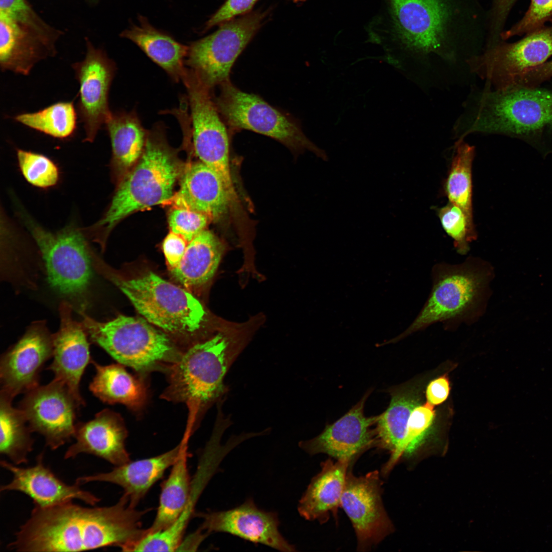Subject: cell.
I'll return each mask as SVG.
<instances>
[{"label":"cell","mask_w":552,"mask_h":552,"mask_svg":"<svg viewBox=\"0 0 552 552\" xmlns=\"http://www.w3.org/2000/svg\"><path fill=\"white\" fill-rule=\"evenodd\" d=\"M139 511L123 495L115 504L84 507L73 501L34 507L7 547L17 551H77L116 546L124 551L146 529Z\"/></svg>","instance_id":"obj_1"},{"label":"cell","mask_w":552,"mask_h":552,"mask_svg":"<svg viewBox=\"0 0 552 552\" xmlns=\"http://www.w3.org/2000/svg\"><path fill=\"white\" fill-rule=\"evenodd\" d=\"M383 31L412 55L454 60L461 52L482 46L487 10L479 0H385Z\"/></svg>","instance_id":"obj_2"},{"label":"cell","mask_w":552,"mask_h":552,"mask_svg":"<svg viewBox=\"0 0 552 552\" xmlns=\"http://www.w3.org/2000/svg\"><path fill=\"white\" fill-rule=\"evenodd\" d=\"M494 269L486 261L469 257L462 263L439 262L431 270L428 297L412 323L402 333L381 343H396L435 323L447 329L471 325L486 311L491 296Z\"/></svg>","instance_id":"obj_3"},{"label":"cell","mask_w":552,"mask_h":552,"mask_svg":"<svg viewBox=\"0 0 552 552\" xmlns=\"http://www.w3.org/2000/svg\"><path fill=\"white\" fill-rule=\"evenodd\" d=\"M165 127L156 124L148 134L139 162L120 183L107 211L86 234L105 246L107 236L121 219L134 211L170 200L179 171L165 137Z\"/></svg>","instance_id":"obj_4"},{"label":"cell","mask_w":552,"mask_h":552,"mask_svg":"<svg viewBox=\"0 0 552 552\" xmlns=\"http://www.w3.org/2000/svg\"><path fill=\"white\" fill-rule=\"evenodd\" d=\"M239 354L233 337L220 330L188 348L166 373L168 385L161 398L187 405L188 429L192 431L205 406L222 392L223 378Z\"/></svg>","instance_id":"obj_5"},{"label":"cell","mask_w":552,"mask_h":552,"mask_svg":"<svg viewBox=\"0 0 552 552\" xmlns=\"http://www.w3.org/2000/svg\"><path fill=\"white\" fill-rule=\"evenodd\" d=\"M93 265L119 287L146 320L164 332L190 340L200 331L206 312L199 301L184 288L152 271L123 279L99 257Z\"/></svg>","instance_id":"obj_6"},{"label":"cell","mask_w":552,"mask_h":552,"mask_svg":"<svg viewBox=\"0 0 552 552\" xmlns=\"http://www.w3.org/2000/svg\"><path fill=\"white\" fill-rule=\"evenodd\" d=\"M466 120L464 133H501L536 144L552 133V90L517 85L487 90Z\"/></svg>","instance_id":"obj_7"},{"label":"cell","mask_w":552,"mask_h":552,"mask_svg":"<svg viewBox=\"0 0 552 552\" xmlns=\"http://www.w3.org/2000/svg\"><path fill=\"white\" fill-rule=\"evenodd\" d=\"M85 310L79 312L91 341L143 378L154 371L166 373L183 352L166 333L146 319L120 315L101 322L89 316Z\"/></svg>","instance_id":"obj_8"},{"label":"cell","mask_w":552,"mask_h":552,"mask_svg":"<svg viewBox=\"0 0 552 552\" xmlns=\"http://www.w3.org/2000/svg\"><path fill=\"white\" fill-rule=\"evenodd\" d=\"M19 215L40 251L49 283L58 293L85 310L92 277L91 247L83 230L73 225L48 231L24 211Z\"/></svg>","instance_id":"obj_9"},{"label":"cell","mask_w":552,"mask_h":552,"mask_svg":"<svg viewBox=\"0 0 552 552\" xmlns=\"http://www.w3.org/2000/svg\"><path fill=\"white\" fill-rule=\"evenodd\" d=\"M219 87V94L214 100L230 131H251L295 150H308L323 160H328L325 151L306 136L300 123L294 118L259 96L241 90L229 79Z\"/></svg>","instance_id":"obj_10"},{"label":"cell","mask_w":552,"mask_h":552,"mask_svg":"<svg viewBox=\"0 0 552 552\" xmlns=\"http://www.w3.org/2000/svg\"><path fill=\"white\" fill-rule=\"evenodd\" d=\"M267 12L256 11L220 25L189 46L186 65L211 90L229 79L236 59L261 27Z\"/></svg>","instance_id":"obj_11"},{"label":"cell","mask_w":552,"mask_h":552,"mask_svg":"<svg viewBox=\"0 0 552 552\" xmlns=\"http://www.w3.org/2000/svg\"><path fill=\"white\" fill-rule=\"evenodd\" d=\"M182 82L187 93L194 151L201 162L219 175L233 197L228 130L214 102L212 90L188 67Z\"/></svg>","instance_id":"obj_12"},{"label":"cell","mask_w":552,"mask_h":552,"mask_svg":"<svg viewBox=\"0 0 552 552\" xmlns=\"http://www.w3.org/2000/svg\"><path fill=\"white\" fill-rule=\"evenodd\" d=\"M551 55L552 27H543L515 42L500 40L467 62L473 72L500 89L512 86L524 73Z\"/></svg>","instance_id":"obj_13"},{"label":"cell","mask_w":552,"mask_h":552,"mask_svg":"<svg viewBox=\"0 0 552 552\" xmlns=\"http://www.w3.org/2000/svg\"><path fill=\"white\" fill-rule=\"evenodd\" d=\"M25 394L19 408L32 432L43 436L52 450L74 438L77 412L81 405L65 385L54 379Z\"/></svg>","instance_id":"obj_14"},{"label":"cell","mask_w":552,"mask_h":552,"mask_svg":"<svg viewBox=\"0 0 552 552\" xmlns=\"http://www.w3.org/2000/svg\"><path fill=\"white\" fill-rule=\"evenodd\" d=\"M381 485L377 470L361 476L348 472L340 507L351 521L358 551L370 550L393 531L382 503Z\"/></svg>","instance_id":"obj_15"},{"label":"cell","mask_w":552,"mask_h":552,"mask_svg":"<svg viewBox=\"0 0 552 552\" xmlns=\"http://www.w3.org/2000/svg\"><path fill=\"white\" fill-rule=\"evenodd\" d=\"M53 334L44 320L33 323L1 356V394L13 399L39 385V374L53 356Z\"/></svg>","instance_id":"obj_16"},{"label":"cell","mask_w":552,"mask_h":552,"mask_svg":"<svg viewBox=\"0 0 552 552\" xmlns=\"http://www.w3.org/2000/svg\"><path fill=\"white\" fill-rule=\"evenodd\" d=\"M73 67L80 85L77 111L83 124L84 140L93 142L111 113L108 99L116 65L102 51L89 43L84 60Z\"/></svg>","instance_id":"obj_17"},{"label":"cell","mask_w":552,"mask_h":552,"mask_svg":"<svg viewBox=\"0 0 552 552\" xmlns=\"http://www.w3.org/2000/svg\"><path fill=\"white\" fill-rule=\"evenodd\" d=\"M372 389L346 413L326 426L316 437L302 441L299 446L310 455L327 454L337 459L352 462L366 450L377 446L375 425L378 416L366 417L365 403Z\"/></svg>","instance_id":"obj_18"},{"label":"cell","mask_w":552,"mask_h":552,"mask_svg":"<svg viewBox=\"0 0 552 552\" xmlns=\"http://www.w3.org/2000/svg\"><path fill=\"white\" fill-rule=\"evenodd\" d=\"M197 515L203 519L200 528L209 534L226 533L278 550L295 551V546L279 530L277 513L259 509L252 499L227 510L199 513Z\"/></svg>","instance_id":"obj_19"},{"label":"cell","mask_w":552,"mask_h":552,"mask_svg":"<svg viewBox=\"0 0 552 552\" xmlns=\"http://www.w3.org/2000/svg\"><path fill=\"white\" fill-rule=\"evenodd\" d=\"M73 307L66 300L60 304V328L53 334V360L48 369L54 373V379L65 385L80 404L84 406L80 382L87 365L93 359L88 335L82 324L73 319Z\"/></svg>","instance_id":"obj_20"},{"label":"cell","mask_w":552,"mask_h":552,"mask_svg":"<svg viewBox=\"0 0 552 552\" xmlns=\"http://www.w3.org/2000/svg\"><path fill=\"white\" fill-rule=\"evenodd\" d=\"M43 453L36 458L35 465L20 467L5 460L1 461V466L12 474V480L1 487V491H16L31 498L34 507L45 508L74 499L94 506L101 500L89 491L82 489L75 483L68 485L58 478L43 463Z\"/></svg>","instance_id":"obj_21"},{"label":"cell","mask_w":552,"mask_h":552,"mask_svg":"<svg viewBox=\"0 0 552 552\" xmlns=\"http://www.w3.org/2000/svg\"><path fill=\"white\" fill-rule=\"evenodd\" d=\"M128 432L122 417L109 409L97 413L94 418L76 424L74 438L64 458H75L80 453L91 454L114 465L130 461L125 442Z\"/></svg>","instance_id":"obj_22"},{"label":"cell","mask_w":552,"mask_h":552,"mask_svg":"<svg viewBox=\"0 0 552 552\" xmlns=\"http://www.w3.org/2000/svg\"><path fill=\"white\" fill-rule=\"evenodd\" d=\"M230 199L219 175L200 162L187 168L178 191L170 200L176 208L197 212L215 220L226 213Z\"/></svg>","instance_id":"obj_23"},{"label":"cell","mask_w":552,"mask_h":552,"mask_svg":"<svg viewBox=\"0 0 552 552\" xmlns=\"http://www.w3.org/2000/svg\"><path fill=\"white\" fill-rule=\"evenodd\" d=\"M180 443L164 453L150 458L129 461L115 466L110 471L78 477L79 485L91 481H103L119 486L130 504L135 507L150 488L176 461Z\"/></svg>","instance_id":"obj_24"},{"label":"cell","mask_w":552,"mask_h":552,"mask_svg":"<svg viewBox=\"0 0 552 552\" xmlns=\"http://www.w3.org/2000/svg\"><path fill=\"white\" fill-rule=\"evenodd\" d=\"M352 462L328 459L321 464V471L311 480L298 504V512L305 519L327 521L330 514L336 516L346 477Z\"/></svg>","instance_id":"obj_25"},{"label":"cell","mask_w":552,"mask_h":552,"mask_svg":"<svg viewBox=\"0 0 552 552\" xmlns=\"http://www.w3.org/2000/svg\"><path fill=\"white\" fill-rule=\"evenodd\" d=\"M387 392L390 396V403L387 409L378 415L375 425L377 446L390 453L382 470L384 474L391 470L404 454L408 420L419 404L418 397L410 385L392 386Z\"/></svg>","instance_id":"obj_26"},{"label":"cell","mask_w":552,"mask_h":552,"mask_svg":"<svg viewBox=\"0 0 552 552\" xmlns=\"http://www.w3.org/2000/svg\"><path fill=\"white\" fill-rule=\"evenodd\" d=\"M226 454L225 450L220 446L208 444L199 458L183 511L170 526L151 536L152 544L157 550L173 551L178 548L199 497Z\"/></svg>","instance_id":"obj_27"},{"label":"cell","mask_w":552,"mask_h":552,"mask_svg":"<svg viewBox=\"0 0 552 552\" xmlns=\"http://www.w3.org/2000/svg\"><path fill=\"white\" fill-rule=\"evenodd\" d=\"M55 49L28 30L0 13V65L3 71L28 75L39 60Z\"/></svg>","instance_id":"obj_28"},{"label":"cell","mask_w":552,"mask_h":552,"mask_svg":"<svg viewBox=\"0 0 552 552\" xmlns=\"http://www.w3.org/2000/svg\"><path fill=\"white\" fill-rule=\"evenodd\" d=\"M219 239L204 229L188 242L179 264L170 269L172 278L189 290L204 286L214 275L224 252Z\"/></svg>","instance_id":"obj_29"},{"label":"cell","mask_w":552,"mask_h":552,"mask_svg":"<svg viewBox=\"0 0 552 552\" xmlns=\"http://www.w3.org/2000/svg\"><path fill=\"white\" fill-rule=\"evenodd\" d=\"M121 36L133 42L154 62L162 68L175 82L182 81L187 67L186 60L189 46L154 28L143 17Z\"/></svg>","instance_id":"obj_30"},{"label":"cell","mask_w":552,"mask_h":552,"mask_svg":"<svg viewBox=\"0 0 552 552\" xmlns=\"http://www.w3.org/2000/svg\"><path fill=\"white\" fill-rule=\"evenodd\" d=\"M96 374L89 388L96 397L109 404L120 403L134 411L142 409L147 399L143 378L130 374L118 363L102 365L91 361Z\"/></svg>","instance_id":"obj_31"},{"label":"cell","mask_w":552,"mask_h":552,"mask_svg":"<svg viewBox=\"0 0 552 552\" xmlns=\"http://www.w3.org/2000/svg\"><path fill=\"white\" fill-rule=\"evenodd\" d=\"M190 435L185 434L180 442L179 455L172 466L168 478L163 483L155 518L149 532L163 530L177 519L183 511L190 493L191 484L187 459Z\"/></svg>","instance_id":"obj_32"},{"label":"cell","mask_w":552,"mask_h":552,"mask_svg":"<svg viewBox=\"0 0 552 552\" xmlns=\"http://www.w3.org/2000/svg\"><path fill=\"white\" fill-rule=\"evenodd\" d=\"M105 125L112 148V160L118 169H127L140 158L148 130L133 111L111 113Z\"/></svg>","instance_id":"obj_33"},{"label":"cell","mask_w":552,"mask_h":552,"mask_svg":"<svg viewBox=\"0 0 552 552\" xmlns=\"http://www.w3.org/2000/svg\"><path fill=\"white\" fill-rule=\"evenodd\" d=\"M0 397L1 453L16 465L27 464L34 444L32 431L22 411L12 405L13 399Z\"/></svg>","instance_id":"obj_34"},{"label":"cell","mask_w":552,"mask_h":552,"mask_svg":"<svg viewBox=\"0 0 552 552\" xmlns=\"http://www.w3.org/2000/svg\"><path fill=\"white\" fill-rule=\"evenodd\" d=\"M474 147L459 141L456 145L445 183V192L449 202L461 208L473 222L472 166Z\"/></svg>","instance_id":"obj_35"},{"label":"cell","mask_w":552,"mask_h":552,"mask_svg":"<svg viewBox=\"0 0 552 552\" xmlns=\"http://www.w3.org/2000/svg\"><path fill=\"white\" fill-rule=\"evenodd\" d=\"M18 122L59 139L70 137L77 124V112L72 102H59L35 112L17 115Z\"/></svg>","instance_id":"obj_36"},{"label":"cell","mask_w":552,"mask_h":552,"mask_svg":"<svg viewBox=\"0 0 552 552\" xmlns=\"http://www.w3.org/2000/svg\"><path fill=\"white\" fill-rule=\"evenodd\" d=\"M18 166L25 179L34 187L47 189L55 186L59 177L56 164L43 154L17 149Z\"/></svg>","instance_id":"obj_37"},{"label":"cell","mask_w":552,"mask_h":552,"mask_svg":"<svg viewBox=\"0 0 552 552\" xmlns=\"http://www.w3.org/2000/svg\"><path fill=\"white\" fill-rule=\"evenodd\" d=\"M438 216L443 229L452 239L457 252L467 254L470 243L477 238L474 223L461 208L450 202L438 210Z\"/></svg>","instance_id":"obj_38"},{"label":"cell","mask_w":552,"mask_h":552,"mask_svg":"<svg viewBox=\"0 0 552 552\" xmlns=\"http://www.w3.org/2000/svg\"><path fill=\"white\" fill-rule=\"evenodd\" d=\"M0 13L45 42L54 45L55 33L37 16L26 0H0Z\"/></svg>","instance_id":"obj_39"},{"label":"cell","mask_w":552,"mask_h":552,"mask_svg":"<svg viewBox=\"0 0 552 552\" xmlns=\"http://www.w3.org/2000/svg\"><path fill=\"white\" fill-rule=\"evenodd\" d=\"M434 418L433 405L428 402L415 407L407 424L404 454L411 455L420 446Z\"/></svg>","instance_id":"obj_40"},{"label":"cell","mask_w":552,"mask_h":552,"mask_svg":"<svg viewBox=\"0 0 552 552\" xmlns=\"http://www.w3.org/2000/svg\"><path fill=\"white\" fill-rule=\"evenodd\" d=\"M552 16V0H531L523 17L510 29L503 31L500 39L505 41L515 36L530 33L543 27Z\"/></svg>","instance_id":"obj_41"},{"label":"cell","mask_w":552,"mask_h":552,"mask_svg":"<svg viewBox=\"0 0 552 552\" xmlns=\"http://www.w3.org/2000/svg\"><path fill=\"white\" fill-rule=\"evenodd\" d=\"M209 220L202 213L176 208L170 213L168 222L171 232L179 235L188 243L205 229Z\"/></svg>","instance_id":"obj_42"},{"label":"cell","mask_w":552,"mask_h":552,"mask_svg":"<svg viewBox=\"0 0 552 552\" xmlns=\"http://www.w3.org/2000/svg\"><path fill=\"white\" fill-rule=\"evenodd\" d=\"M517 0H492L487 10L488 29L486 46H490L500 40V34L509 14Z\"/></svg>","instance_id":"obj_43"},{"label":"cell","mask_w":552,"mask_h":552,"mask_svg":"<svg viewBox=\"0 0 552 552\" xmlns=\"http://www.w3.org/2000/svg\"><path fill=\"white\" fill-rule=\"evenodd\" d=\"M258 0H226L205 24L204 30L210 29L248 12Z\"/></svg>","instance_id":"obj_44"},{"label":"cell","mask_w":552,"mask_h":552,"mask_svg":"<svg viewBox=\"0 0 552 552\" xmlns=\"http://www.w3.org/2000/svg\"><path fill=\"white\" fill-rule=\"evenodd\" d=\"M187 241L173 232L165 238L163 250L169 269L176 267L180 262L186 251Z\"/></svg>","instance_id":"obj_45"},{"label":"cell","mask_w":552,"mask_h":552,"mask_svg":"<svg viewBox=\"0 0 552 552\" xmlns=\"http://www.w3.org/2000/svg\"><path fill=\"white\" fill-rule=\"evenodd\" d=\"M551 77L552 60L527 70L517 79L514 84L536 87Z\"/></svg>","instance_id":"obj_46"},{"label":"cell","mask_w":552,"mask_h":552,"mask_svg":"<svg viewBox=\"0 0 552 552\" xmlns=\"http://www.w3.org/2000/svg\"><path fill=\"white\" fill-rule=\"evenodd\" d=\"M450 389L449 380L446 374L436 378L427 387V402L433 406L441 404L448 397Z\"/></svg>","instance_id":"obj_47"},{"label":"cell","mask_w":552,"mask_h":552,"mask_svg":"<svg viewBox=\"0 0 552 552\" xmlns=\"http://www.w3.org/2000/svg\"><path fill=\"white\" fill-rule=\"evenodd\" d=\"M292 1L295 3H298V2H304V1H305L306 0H292Z\"/></svg>","instance_id":"obj_48"}]
</instances>
